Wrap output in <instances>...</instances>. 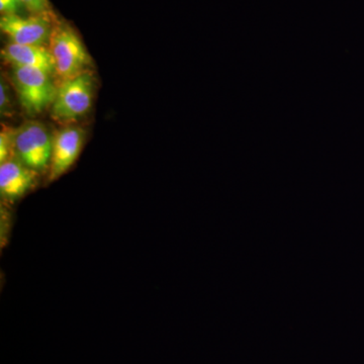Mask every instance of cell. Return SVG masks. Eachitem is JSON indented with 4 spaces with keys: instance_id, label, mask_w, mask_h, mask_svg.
<instances>
[{
    "instance_id": "6da1fadb",
    "label": "cell",
    "mask_w": 364,
    "mask_h": 364,
    "mask_svg": "<svg viewBox=\"0 0 364 364\" xmlns=\"http://www.w3.org/2000/svg\"><path fill=\"white\" fill-rule=\"evenodd\" d=\"M50 51L55 63V72L63 79H70L85 73L91 64L90 54L77 33L70 26H54L49 40Z\"/></svg>"
},
{
    "instance_id": "7a4b0ae2",
    "label": "cell",
    "mask_w": 364,
    "mask_h": 364,
    "mask_svg": "<svg viewBox=\"0 0 364 364\" xmlns=\"http://www.w3.org/2000/svg\"><path fill=\"white\" fill-rule=\"evenodd\" d=\"M13 81L23 109L30 116L53 105L57 88L48 72L31 67H13Z\"/></svg>"
},
{
    "instance_id": "3957f363",
    "label": "cell",
    "mask_w": 364,
    "mask_h": 364,
    "mask_svg": "<svg viewBox=\"0 0 364 364\" xmlns=\"http://www.w3.org/2000/svg\"><path fill=\"white\" fill-rule=\"evenodd\" d=\"M53 136L44 124L28 122L14 131V151L28 168L39 171L51 162Z\"/></svg>"
},
{
    "instance_id": "277c9868",
    "label": "cell",
    "mask_w": 364,
    "mask_h": 364,
    "mask_svg": "<svg viewBox=\"0 0 364 364\" xmlns=\"http://www.w3.org/2000/svg\"><path fill=\"white\" fill-rule=\"evenodd\" d=\"M93 81L85 72L62 81L52 105V117L58 121H73L85 116L92 105Z\"/></svg>"
},
{
    "instance_id": "5b68a950",
    "label": "cell",
    "mask_w": 364,
    "mask_h": 364,
    "mask_svg": "<svg viewBox=\"0 0 364 364\" xmlns=\"http://www.w3.org/2000/svg\"><path fill=\"white\" fill-rule=\"evenodd\" d=\"M49 14H33L28 18L18 14H2L0 28L11 43L43 46L50 40L54 28Z\"/></svg>"
},
{
    "instance_id": "8992f818",
    "label": "cell",
    "mask_w": 364,
    "mask_h": 364,
    "mask_svg": "<svg viewBox=\"0 0 364 364\" xmlns=\"http://www.w3.org/2000/svg\"><path fill=\"white\" fill-rule=\"evenodd\" d=\"M85 142V132L77 127H67L53 136L49 181L63 176L77 159Z\"/></svg>"
},
{
    "instance_id": "52a82bcc",
    "label": "cell",
    "mask_w": 364,
    "mask_h": 364,
    "mask_svg": "<svg viewBox=\"0 0 364 364\" xmlns=\"http://www.w3.org/2000/svg\"><path fill=\"white\" fill-rule=\"evenodd\" d=\"M35 172L23 162L9 158L0 165V193L7 200L25 196L35 183Z\"/></svg>"
},
{
    "instance_id": "ba28073f",
    "label": "cell",
    "mask_w": 364,
    "mask_h": 364,
    "mask_svg": "<svg viewBox=\"0 0 364 364\" xmlns=\"http://www.w3.org/2000/svg\"><path fill=\"white\" fill-rule=\"evenodd\" d=\"M2 58L11 66L31 67L51 74L55 72L54 59L44 46L18 45L9 43L1 51Z\"/></svg>"
},
{
    "instance_id": "9c48e42d",
    "label": "cell",
    "mask_w": 364,
    "mask_h": 364,
    "mask_svg": "<svg viewBox=\"0 0 364 364\" xmlns=\"http://www.w3.org/2000/svg\"><path fill=\"white\" fill-rule=\"evenodd\" d=\"M14 150V131L9 128L2 129L0 134V163L9 160Z\"/></svg>"
},
{
    "instance_id": "30bf717a",
    "label": "cell",
    "mask_w": 364,
    "mask_h": 364,
    "mask_svg": "<svg viewBox=\"0 0 364 364\" xmlns=\"http://www.w3.org/2000/svg\"><path fill=\"white\" fill-rule=\"evenodd\" d=\"M23 6L35 14H49V0H20Z\"/></svg>"
},
{
    "instance_id": "8fae6325",
    "label": "cell",
    "mask_w": 364,
    "mask_h": 364,
    "mask_svg": "<svg viewBox=\"0 0 364 364\" xmlns=\"http://www.w3.org/2000/svg\"><path fill=\"white\" fill-rule=\"evenodd\" d=\"M23 4L20 0H0V11L2 14H16Z\"/></svg>"
},
{
    "instance_id": "7c38bea8",
    "label": "cell",
    "mask_w": 364,
    "mask_h": 364,
    "mask_svg": "<svg viewBox=\"0 0 364 364\" xmlns=\"http://www.w3.org/2000/svg\"><path fill=\"white\" fill-rule=\"evenodd\" d=\"M9 107H11V98H9V90H7L6 82L1 80V83H0V109H1V114H6Z\"/></svg>"
}]
</instances>
